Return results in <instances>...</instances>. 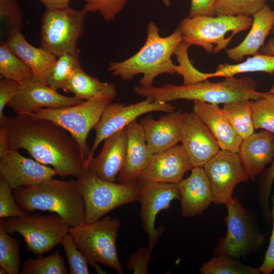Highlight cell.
Returning a JSON list of instances; mask_svg holds the SVG:
<instances>
[{
  "mask_svg": "<svg viewBox=\"0 0 274 274\" xmlns=\"http://www.w3.org/2000/svg\"><path fill=\"white\" fill-rule=\"evenodd\" d=\"M262 174L258 194L259 201L263 214L269 223L272 219L269 201L274 182V155L271 166L264 170Z\"/></svg>",
  "mask_w": 274,
  "mask_h": 274,
  "instance_id": "42",
  "label": "cell"
},
{
  "mask_svg": "<svg viewBox=\"0 0 274 274\" xmlns=\"http://www.w3.org/2000/svg\"><path fill=\"white\" fill-rule=\"evenodd\" d=\"M252 118L255 129H262L274 135V100L271 94L251 100Z\"/></svg>",
  "mask_w": 274,
  "mask_h": 274,
  "instance_id": "36",
  "label": "cell"
},
{
  "mask_svg": "<svg viewBox=\"0 0 274 274\" xmlns=\"http://www.w3.org/2000/svg\"><path fill=\"white\" fill-rule=\"evenodd\" d=\"M273 273H274V270H273Z\"/></svg>",
  "mask_w": 274,
  "mask_h": 274,
  "instance_id": "54",
  "label": "cell"
},
{
  "mask_svg": "<svg viewBox=\"0 0 274 274\" xmlns=\"http://www.w3.org/2000/svg\"><path fill=\"white\" fill-rule=\"evenodd\" d=\"M0 273L1 274H8V272L5 268L2 266H0Z\"/></svg>",
  "mask_w": 274,
  "mask_h": 274,
  "instance_id": "50",
  "label": "cell"
},
{
  "mask_svg": "<svg viewBox=\"0 0 274 274\" xmlns=\"http://www.w3.org/2000/svg\"><path fill=\"white\" fill-rule=\"evenodd\" d=\"M83 9L87 12H98L107 21L115 19L128 0H84Z\"/></svg>",
  "mask_w": 274,
  "mask_h": 274,
  "instance_id": "40",
  "label": "cell"
},
{
  "mask_svg": "<svg viewBox=\"0 0 274 274\" xmlns=\"http://www.w3.org/2000/svg\"><path fill=\"white\" fill-rule=\"evenodd\" d=\"M10 150L7 132L4 127L0 125V156L5 154Z\"/></svg>",
  "mask_w": 274,
  "mask_h": 274,
  "instance_id": "48",
  "label": "cell"
},
{
  "mask_svg": "<svg viewBox=\"0 0 274 274\" xmlns=\"http://www.w3.org/2000/svg\"><path fill=\"white\" fill-rule=\"evenodd\" d=\"M45 7L46 10L58 9L69 7L72 0H37Z\"/></svg>",
  "mask_w": 274,
  "mask_h": 274,
  "instance_id": "47",
  "label": "cell"
},
{
  "mask_svg": "<svg viewBox=\"0 0 274 274\" xmlns=\"http://www.w3.org/2000/svg\"><path fill=\"white\" fill-rule=\"evenodd\" d=\"M193 167L182 145L177 144L163 152L155 154L137 182L178 184L185 174Z\"/></svg>",
  "mask_w": 274,
  "mask_h": 274,
  "instance_id": "18",
  "label": "cell"
},
{
  "mask_svg": "<svg viewBox=\"0 0 274 274\" xmlns=\"http://www.w3.org/2000/svg\"><path fill=\"white\" fill-rule=\"evenodd\" d=\"M272 1L274 2V0H272Z\"/></svg>",
  "mask_w": 274,
  "mask_h": 274,
  "instance_id": "53",
  "label": "cell"
},
{
  "mask_svg": "<svg viewBox=\"0 0 274 274\" xmlns=\"http://www.w3.org/2000/svg\"><path fill=\"white\" fill-rule=\"evenodd\" d=\"M127 148L123 166L118 175V183L133 184L152 160L154 154L147 145L139 122L133 121L126 126Z\"/></svg>",
  "mask_w": 274,
  "mask_h": 274,
  "instance_id": "19",
  "label": "cell"
},
{
  "mask_svg": "<svg viewBox=\"0 0 274 274\" xmlns=\"http://www.w3.org/2000/svg\"><path fill=\"white\" fill-rule=\"evenodd\" d=\"M193 112L209 128L222 150L237 153L243 139L218 104L194 100Z\"/></svg>",
  "mask_w": 274,
  "mask_h": 274,
  "instance_id": "23",
  "label": "cell"
},
{
  "mask_svg": "<svg viewBox=\"0 0 274 274\" xmlns=\"http://www.w3.org/2000/svg\"><path fill=\"white\" fill-rule=\"evenodd\" d=\"M202 274H259V268L242 264L225 254L212 258L199 268Z\"/></svg>",
  "mask_w": 274,
  "mask_h": 274,
  "instance_id": "32",
  "label": "cell"
},
{
  "mask_svg": "<svg viewBox=\"0 0 274 274\" xmlns=\"http://www.w3.org/2000/svg\"><path fill=\"white\" fill-rule=\"evenodd\" d=\"M163 4L166 6L169 7L170 5V0H161Z\"/></svg>",
  "mask_w": 274,
  "mask_h": 274,
  "instance_id": "51",
  "label": "cell"
},
{
  "mask_svg": "<svg viewBox=\"0 0 274 274\" xmlns=\"http://www.w3.org/2000/svg\"><path fill=\"white\" fill-rule=\"evenodd\" d=\"M6 43L9 49L31 69L35 77L45 84L57 57L41 47L30 44L22 32L11 35Z\"/></svg>",
  "mask_w": 274,
  "mask_h": 274,
  "instance_id": "26",
  "label": "cell"
},
{
  "mask_svg": "<svg viewBox=\"0 0 274 274\" xmlns=\"http://www.w3.org/2000/svg\"><path fill=\"white\" fill-rule=\"evenodd\" d=\"M64 91L71 92L82 100H89L103 94L117 93L114 84L102 82L87 74L82 68L73 73Z\"/></svg>",
  "mask_w": 274,
  "mask_h": 274,
  "instance_id": "27",
  "label": "cell"
},
{
  "mask_svg": "<svg viewBox=\"0 0 274 274\" xmlns=\"http://www.w3.org/2000/svg\"><path fill=\"white\" fill-rule=\"evenodd\" d=\"M23 11L17 0H0V20L8 37L21 32L23 28Z\"/></svg>",
  "mask_w": 274,
  "mask_h": 274,
  "instance_id": "38",
  "label": "cell"
},
{
  "mask_svg": "<svg viewBox=\"0 0 274 274\" xmlns=\"http://www.w3.org/2000/svg\"><path fill=\"white\" fill-rule=\"evenodd\" d=\"M61 244L67 258L70 274H88L89 264L86 258L77 248L72 235L69 233Z\"/></svg>",
  "mask_w": 274,
  "mask_h": 274,
  "instance_id": "39",
  "label": "cell"
},
{
  "mask_svg": "<svg viewBox=\"0 0 274 274\" xmlns=\"http://www.w3.org/2000/svg\"><path fill=\"white\" fill-rule=\"evenodd\" d=\"M104 141L100 153L91 159L86 168L102 180L116 182L125 159L126 126L109 135Z\"/></svg>",
  "mask_w": 274,
  "mask_h": 274,
  "instance_id": "21",
  "label": "cell"
},
{
  "mask_svg": "<svg viewBox=\"0 0 274 274\" xmlns=\"http://www.w3.org/2000/svg\"><path fill=\"white\" fill-rule=\"evenodd\" d=\"M140 202L142 226L148 237V247L152 251L163 231L164 228H156L157 214L170 207L172 201L180 200L181 193L176 183L137 182Z\"/></svg>",
  "mask_w": 274,
  "mask_h": 274,
  "instance_id": "13",
  "label": "cell"
},
{
  "mask_svg": "<svg viewBox=\"0 0 274 274\" xmlns=\"http://www.w3.org/2000/svg\"><path fill=\"white\" fill-rule=\"evenodd\" d=\"M251 29L244 40L237 46L225 49L226 54L235 61L243 60L245 56L259 53L260 48L274 26V10L264 5L253 16Z\"/></svg>",
  "mask_w": 274,
  "mask_h": 274,
  "instance_id": "25",
  "label": "cell"
},
{
  "mask_svg": "<svg viewBox=\"0 0 274 274\" xmlns=\"http://www.w3.org/2000/svg\"><path fill=\"white\" fill-rule=\"evenodd\" d=\"M180 142L193 167H203L221 149L209 128L194 112L185 113Z\"/></svg>",
  "mask_w": 274,
  "mask_h": 274,
  "instance_id": "17",
  "label": "cell"
},
{
  "mask_svg": "<svg viewBox=\"0 0 274 274\" xmlns=\"http://www.w3.org/2000/svg\"><path fill=\"white\" fill-rule=\"evenodd\" d=\"M225 206L227 232L217 248L219 254L238 259L259 249L264 237L255 227L247 211L233 197Z\"/></svg>",
  "mask_w": 274,
  "mask_h": 274,
  "instance_id": "11",
  "label": "cell"
},
{
  "mask_svg": "<svg viewBox=\"0 0 274 274\" xmlns=\"http://www.w3.org/2000/svg\"><path fill=\"white\" fill-rule=\"evenodd\" d=\"M21 263L19 241L10 236L5 228L3 219L0 220V266L8 274L19 273Z\"/></svg>",
  "mask_w": 274,
  "mask_h": 274,
  "instance_id": "33",
  "label": "cell"
},
{
  "mask_svg": "<svg viewBox=\"0 0 274 274\" xmlns=\"http://www.w3.org/2000/svg\"><path fill=\"white\" fill-rule=\"evenodd\" d=\"M267 0H216L214 16H252Z\"/></svg>",
  "mask_w": 274,
  "mask_h": 274,
  "instance_id": "35",
  "label": "cell"
},
{
  "mask_svg": "<svg viewBox=\"0 0 274 274\" xmlns=\"http://www.w3.org/2000/svg\"><path fill=\"white\" fill-rule=\"evenodd\" d=\"M271 32L274 33V26ZM259 52L263 55L274 56V38L270 39L268 42L260 48Z\"/></svg>",
  "mask_w": 274,
  "mask_h": 274,
  "instance_id": "49",
  "label": "cell"
},
{
  "mask_svg": "<svg viewBox=\"0 0 274 274\" xmlns=\"http://www.w3.org/2000/svg\"><path fill=\"white\" fill-rule=\"evenodd\" d=\"M12 189L7 182L0 176V218L18 217L26 215L15 201Z\"/></svg>",
  "mask_w": 274,
  "mask_h": 274,
  "instance_id": "41",
  "label": "cell"
},
{
  "mask_svg": "<svg viewBox=\"0 0 274 274\" xmlns=\"http://www.w3.org/2000/svg\"><path fill=\"white\" fill-rule=\"evenodd\" d=\"M222 109L235 131L243 140L254 133L251 99H239L224 104Z\"/></svg>",
  "mask_w": 274,
  "mask_h": 274,
  "instance_id": "29",
  "label": "cell"
},
{
  "mask_svg": "<svg viewBox=\"0 0 274 274\" xmlns=\"http://www.w3.org/2000/svg\"><path fill=\"white\" fill-rule=\"evenodd\" d=\"M178 185L183 217L200 215L213 202L210 182L203 167H193L190 175Z\"/></svg>",
  "mask_w": 274,
  "mask_h": 274,
  "instance_id": "22",
  "label": "cell"
},
{
  "mask_svg": "<svg viewBox=\"0 0 274 274\" xmlns=\"http://www.w3.org/2000/svg\"><path fill=\"white\" fill-rule=\"evenodd\" d=\"M264 72L274 75V56L258 53L237 64L224 63L219 65L215 72L207 73V78L230 77L245 73Z\"/></svg>",
  "mask_w": 274,
  "mask_h": 274,
  "instance_id": "28",
  "label": "cell"
},
{
  "mask_svg": "<svg viewBox=\"0 0 274 274\" xmlns=\"http://www.w3.org/2000/svg\"><path fill=\"white\" fill-rule=\"evenodd\" d=\"M57 91L34 76L20 83L18 93L7 106L16 114L28 115L42 108H63L83 101L74 96L63 95Z\"/></svg>",
  "mask_w": 274,
  "mask_h": 274,
  "instance_id": "15",
  "label": "cell"
},
{
  "mask_svg": "<svg viewBox=\"0 0 274 274\" xmlns=\"http://www.w3.org/2000/svg\"><path fill=\"white\" fill-rule=\"evenodd\" d=\"M191 46L184 42L180 44L175 54L179 62L175 67L176 73L182 76L183 84H191L208 80L207 73L196 70L192 64L188 55V48Z\"/></svg>",
  "mask_w": 274,
  "mask_h": 274,
  "instance_id": "37",
  "label": "cell"
},
{
  "mask_svg": "<svg viewBox=\"0 0 274 274\" xmlns=\"http://www.w3.org/2000/svg\"><path fill=\"white\" fill-rule=\"evenodd\" d=\"M176 107L168 102L157 101L151 98H145L135 104L126 105L115 102L109 104L104 111L99 121L94 127V141L90 154L84 162L86 168L99 144L105 139L126 127L142 115L153 112L170 113Z\"/></svg>",
  "mask_w": 274,
  "mask_h": 274,
  "instance_id": "12",
  "label": "cell"
},
{
  "mask_svg": "<svg viewBox=\"0 0 274 274\" xmlns=\"http://www.w3.org/2000/svg\"><path fill=\"white\" fill-rule=\"evenodd\" d=\"M183 42L178 27L171 35L161 37L157 24L150 22L147 26V36L144 45L133 55L120 62H112L108 67L112 75L124 81H130L141 74L140 85L153 86L154 79L161 74L174 75L175 64L171 58L178 46Z\"/></svg>",
  "mask_w": 274,
  "mask_h": 274,
  "instance_id": "2",
  "label": "cell"
},
{
  "mask_svg": "<svg viewBox=\"0 0 274 274\" xmlns=\"http://www.w3.org/2000/svg\"><path fill=\"white\" fill-rule=\"evenodd\" d=\"M237 154L249 178L254 180L271 163L274 155V135L262 130L243 140Z\"/></svg>",
  "mask_w": 274,
  "mask_h": 274,
  "instance_id": "24",
  "label": "cell"
},
{
  "mask_svg": "<svg viewBox=\"0 0 274 274\" xmlns=\"http://www.w3.org/2000/svg\"><path fill=\"white\" fill-rule=\"evenodd\" d=\"M216 0H190L188 17L196 15L214 16Z\"/></svg>",
  "mask_w": 274,
  "mask_h": 274,
  "instance_id": "46",
  "label": "cell"
},
{
  "mask_svg": "<svg viewBox=\"0 0 274 274\" xmlns=\"http://www.w3.org/2000/svg\"><path fill=\"white\" fill-rule=\"evenodd\" d=\"M116 95L117 93L103 94L75 106L60 109L42 108L30 115L51 120L66 130L77 141L85 161L91 151L87 142L88 134Z\"/></svg>",
  "mask_w": 274,
  "mask_h": 274,
  "instance_id": "7",
  "label": "cell"
},
{
  "mask_svg": "<svg viewBox=\"0 0 274 274\" xmlns=\"http://www.w3.org/2000/svg\"><path fill=\"white\" fill-rule=\"evenodd\" d=\"M0 74L3 78L20 83L35 76L31 69L9 49L6 42L0 45Z\"/></svg>",
  "mask_w": 274,
  "mask_h": 274,
  "instance_id": "31",
  "label": "cell"
},
{
  "mask_svg": "<svg viewBox=\"0 0 274 274\" xmlns=\"http://www.w3.org/2000/svg\"><path fill=\"white\" fill-rule=\"evenodd\" d=\"M116 218L105 216L78 227H71L72 235L79 250L85 256L88 263L98 273H105L99 263L124 273L117 251L116 240L120 226Z\"/></svg>",
  "mask_w": 274,
  "mask_h": 274,
  "instance_id": "5",
  "label": "cell"
},
{
  "mask_svg": "<svg viewBox=\"0 0 274 274\" xmlns=\"http://www.w3.org/2000/svg\"><path fill=\"white\" fill-rule=\"evenodd\" d=\"M134 92L153 100L169 102L178 99L198 100L210 104H226L239 99L255 100L266 96L268 92L257 90V84L249 77H226L222 81L208 80L191 84L176 85L166 84L160 87H134Z\"/></svg>",
  "mask_w": 274,
  "mask_h": 274,
  "instance_id": "3",
  "label": "cell"
},
{
  "mask_svg": "<svg viewBox=\"0 0 274 274\" xmlns=\"http://www.w3.org/2000/svg\"><path fill=\"white\" fill-rule=\"evenodd\" d=\"M67 270L59 251L46 257L28 258L23 263L22 274H66Z\"/></svg>",
  "mask_w": 274,
  "mask_h": 274,
  "instance_id": "34",
  "label": "cell"
},
{
  "mask_svg": "<svg viewBox=\"0 0 274 274\" xmlns=\"http://www.w3.org/2000/svg\"><path fill=\"white\" fill-rule=\"evenodd\" d=\"M14 196L23 211L56 214L71 227L85 223V202L77 180L63 181L52 178L36 185L14 190Z\"/></svg>",
  "mask_w": 274,
  "mask_h": 274,
  "instance_id": "4",
  "label": "cell"
},
{
  "mask_svg": "<svg viewBox=\"0 0 274 274\" xmlns=\"http://www.w3.org/2000/svg\"><path fill=\"white\" fill-rule=\"evenodd\" d=\"M2 219L9 233H19L24 239L27 250L40 256L61 244L64 236L69 233L71 228L68 223L56 214H26Z\"/></svg>",
  "mask_w": 274,
  "mask_h": 274,
  "instance_id": "10",
  "label": "cell"
},
{
  "mask_svg": "<svg viewBox=\"0 0 274 274\" xmlns=\"http://www.w3.org/2000/svg\"><path fill=\"white\" fill-rule=\"evenodd\" d=\"M56 175L52 167L24 157L18 150L0 156V176L12 190L38 185Z\"/></svg>",
  "mask_w": 274,
  "mask_h": 274,
  "instance_id": "16",
  "label": "cell"
},
{
  "mask_svg": "<svg viewBox=\"0 0 274 274\" xmlns=\"http://www.w3.org/2000/svg\"><path fill=\"white\" fill-rule=\"evenodd\" d=\"M151 251L148 247L139 248L128 257L127 268L134 274L148 273Z\"/></svg>",
  "mask_w": 274,
  "mask_h": 274,
  "instance_id": "43",
  "label": "cell"
},
{
  "mask_svg": "<svg viewBox=\"0 0 274 274\" xmlns=\"http://www.w3.org/2000/svg\"><path fill=\"white\" fill-rule=\"evenodd\" d=\"M271 200L272 229L264 260L259 267L261 272L264 274H269L274 270V194L271 196Z\"/></svg>",
  "mask_w": 274,
  "mask_h": 274,
  "instance_id": "45",
  "label": "cell"
},
{
  "mask_svg": "<svg viewBox=\"0 0 274 274\" xmlns=\"http://www.w3.org/2000/svg\"><path fill=\"white\" fill-rule=\"evenodd\" d=\"M253 18L243 16L196 15L183 19L178 27L183 42L203 48L209 53L226 49L233 37L251 27Z\"/></svg>",
  "mask_w": 274,
  "mask_h": 274,
  "instance_id": "6",
  "label": "cell"
},
{
  "mask_svg": "<svg viewBox=\"0 0 274 274\" xmlns=\"http://www.w3.org/2000/svg\"><path fill=\"white\" fill-rule=\"evenodd\" d=\"M86 13L83 9L70 7L46 9L41 20V47L56 57L79 52L77 43L84 31Z\"/></svg>",
  "mask_w": 274,
  "mask_h": 274,
  "instance_id": "9",
  "label": "cell"
},
{
  "mask_svg": "<svg viewBox=\"0 0 274 274\" xmlns=\"http://www.w3.org/2000/svg\"><path fill=\"white\" fill-rule=\"evenodd\" d=\"M269 91L271 94L272 98L274 100V84L272 85L271 88Z\"/></svg>",
  "mask_w": 274,
  "mask_h": 274,
  "instance_id": "52",
  "label": "cell"
},
{
  "mask_svg": "<svg viewBox=\"0 0 274 274\" xmlns=\"http://www.w3.org/2000/svg\"><path fill=\"white\" fill-rule=\"evenodd\" d=\"M185 113L175 111L160 116L158 120L149 115L140 120L147 145L154 154L181 141V125Z\"/></svg>",
  "mask_w": 274,
  "mask_h": 274,
  "instance_id": "20",
  "label": "cell"
},
{
  "mask_svg": "<svg viewBox=\"0 0 274 274\" xmlns=\"http://www.w3.org/2000/svg\"><path fill=\"white\" fill-rule=\"evenodd\" d=\"M79 52L65 53L58 57L50 70L45 84L58 90H64L73 73L82 68Z\"/></svg>",
  "mask_w": 274,
  "mask_h": 274,
  "instance_id": "30",
  "label": "cell"
},
{
  "mask_svg": "<svg viewBox=\"0 0 274 274\" xmlns=\"http://www.w3.org/2000/svg\"><path fill=\"white\" fill-rule=\"evenodd\" d=\"M211 186L213 202L226 204L236 186L249 177L236 153L220 149L203 166Z\"/></svg>",
  "mask_w": 274,
  "mask_h": 274,
  "instance_id": "14",
  "label": "cell"
},
{
  "mask_svg": "<svg viewBox=\"0 0 274 274\" xmlns=\"http://www.w3.org/2000/svg\"><path fill=\"white\" fill-rule=\"evenodd\" d=\"M77 180L85 202V223L99 220L113 210L139 199L137 183L109 182L87 168Z\"/></svg>",
  "mask_w": 274,
  "mask_h": 274,
  "instance_id": "8",
  "label": "cell"
},
{
  "mask_svg": "<svg viewBox=\"0 0 274 274\" xmlns=\"http://www.w3.org/2000/svg\"><path fill=\"white\" fill-rule=\"evenodd\" d=\"M10 149L26 150L38 162L51 166L60 177L78 179L85 161L75 139L57 123L28 115L5 116Z\"/></svg>",
  "mask_w": 274,
  "mask_h": 274,
  "instance_id": "1",
  "label": "cell"
},
{
  "mask_svg": "<svg viewBox=\"0 0 274 274\" xmlns=\"http://www.w3.org/2000/svg\"><path fill=\"white\" fill-rule=\"evenodd\" d=\"M20 87V83L18 81L10 79L3 78L0 82V121L5 115V107L14 98L18 93Z\"/></svg>",
  "mask_w": 274,
  "mask_h": 274,
  "instance_id": "44",
  "label": "cell"
}]
</instances>
